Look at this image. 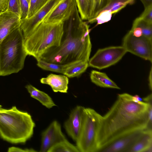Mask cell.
I'll return each mask as SVG.
<instances>
[{
    "mask_svg": "<svg viewBox=\"0 0 152 152\" xmlns=\"http://www.w3.org/2000/svg\"><path fill=\"white\" fill-rule=\"evenodd\" d=\"M132 96L127 93L118 94L109 111L102 116L97 150L125 133L138 129H152L149 124L148 104L144 102H134L131 99Z\"/></svg>",
    "mask_w": 152,
    "mask_h": 152,
    "instance_id": "6da1fadb",
    "label": "cell"
},
{
    "mask_svg": "<svg viewBox=\"0 0 152 152\" xmlns=\"http://www.w3.org/2000/svg\"><path fill=\"white\" fill-rule=\"evenodd\" d=\"M66 21L60 45L48 49L40 59L60 64L88 62L92 47L89 25L80 17L77 8Z\"/></svg>",
    "mask_w": 152,
    "mask_h": 152,
    "instance_id": "7a4b0ae2",
    "label": "cell"
},
{
    "mask_svg": "<svg viewBox=\"0 0 152 152\" xmlns=\"http://www.w3.org/2000/svg\"><path fill=\"white\" fill-rule=\"evenodd\" d=\"M35 126L31 115L15 106L0 109V136L12 143H24L32 136Z\"/></svg>",
    "mask_w": 152,
    "mask_h": 152,
    "instance_id": "3957f363",
    "label": "cell"
},
{
    "mask_svg": "<svg viewBox=\"0 0 152 152\" xmlns=\"http://www.w3.org/2000/svg\"><path fill=\"white\" fill-rule=\"evenodd\" d=\"M20 27L0 43V76L17 73L23 68L27 56Z\"/></svg>",
    "mask_w": 152,
    "mask_h": 152,
    "instance_id": "277c9868",
    "label": "cell"
},
{
    "mask_svg": "<svg viewBox=\"0 0 152 152\" xmlns=\"http://www.w3.org/2000/svg\"><path fill=\"white\" fill-rule=\"evenodd\" d=\"M64 24L42 22L24 39L27 55L37 60L49 48L58 46L64 33Z\"/></svg>",
    "mask_w": 152,
    "mask_h": 152,
    "instance_id": "5b68a950",
    "label": "cell"
},
{
    "mask_svg": "<svg viewBox=\"0 0 152 152\" xmlns=\"http://www.w3.org/2000/svg\"><path fill=\"white\" fill-rule=\"evenodd\" d=\"M82 127L76 141L79 152H96L97 137L102 116L94 109L85 108Z\"/></svg>",
    "mask_w": 152,
    "mask_h": 152,
    "instance_id": "8992f818",
    "label": "cell"
},
{
    "mask_svg": "<svg viewBox=\"0 0 152 152\" xmlns=\"http://www.w3.org/2000/svg\"><path fill=\"white\" fill-rule=\"evenodd\" d=\"M126 52L122 46L99 49L89 60L88 66L99 69L108 68L118 62Z\"/></svg>",
    "mask_w": 152,
    "mask_h": 152,
    "instance_id": "52a82bcc",
    "label": "cell"
},
{
    "mask_svg": "<svg viewBox=\"0 0 152 152\" xmlns=\"http://www.w3.org/2000/svg\"><path fill=\"white\" fill-rule=\"evenodd\" d=\"M122 46L127 52L152 62V39L135 36L130 31L123 38Z\"/></svg>",
    "mask_w": 152,
    "mask_h": 152,
    "instance_id": "ba28073f",
    "label": "cell"
},
{
    "mask_svg": "<svg viewBox=\"0 0 152 152\" xmlns=\"http://www.w3.org/2000/svg\"><path fill=\"white\" fill-rule=\"evenodd\" d=\"M146 129L135 130L122 134L100 147L96 152H129Z\"/></svg>",
    "mask_w": 152,
    "mask_h": 152,
    "instance_id": "9c48e42d",
    "label": "cell"
},
{
    "mask_svg": "<svg viewBox=\"0 0 152 152\" xmlns=\"http://www.w3.org/2000/svg\"><path fill=\"white\" fill-rule=\"evenodd\" d=\"M63 0H48L31 17L21 20L20 28L22 32L24 39L26 38L44 18Z\"/></svg>",
    "mask_w": 152,
    "mask_h": 152,
    "instance_id": "30bf717a",
    "label": "cell"
},
{
    "mask_svg": "<svg viewBox=\"0 0 152 152\" xmlns=\"http://www.w3.org/2000/svg\"><path fill=\"white\" fill-rule=\"evenodd\" d=\"M77 8L75 0H64L42 22L47 23L64 22L70 18Z\"/></svg>",
    "mask_w": 152,
    "mask_h": 152,
    "instance_id": "8fae6325",
    "label": "cell"
},
{
    "mask_svg": "<svg viewBox=\"0 0 152 152\" xmlns=\"http://www.w3.org/2000/svg\"><path fill=\"white\" fill-rule=\"evenodd\" d=\"M66 139L59 123L56 121H53L42 134L40 152H47L53 146Z\"/></svg>",
    "mask_w": 152,
    "mask_h": 152,
    "instance_id": "7c38bea8",
    "label": "cell"
},
{
    "mask_svg": "<svg viewBox=\"0 0 152 152\" xmlns=\"http://www.w3.org/2000/svg\"><path fill=\"white\" fill-rule=\"evenodd\" d=\"M85 107L77 106L71 112L68 119L64 123L68 135L76 141L80 135L83 122Z\"/></svg>",
    "mask_w": 152,
    "mask_h": 152,
    "instance_id": "4fadbf2b",
    "label": "cell"
},
{
    "mask_svg": "<svg viewBox=\"0 0 152 152\" xmlns=\"http://www.w3.org/2000/svg\"><path fill=\"white\" fill-rule=\"evenodd\" d=\"M134 0H110L106 6L89 23L97 22V25L108 22L111 19L113 14L116 13L129 4H132Z\"/></svg>",
    "mask_w": 152,
    "mask_h": 152,
    "instance_id": "5bb4252c",
    "label": "cell"
},
{
    "mask_svg": "<svg viewBox=\"0 0 152 152\" xmlns=\"http://www.w3.org/2000/svg\"><path fill=\"white\" fill-rule=\"evenodd\" d=\"M20 17L6 11L0 14V43L9 34L20 27Z\"/></svg>",
    "mask_w": 152,
    "mask_h": 152,
    "instance_id": "9a60e30c",
    "label": "cell"
},
{
    "mask_svg": "<svg viewBox=\"0 0 152 152\" xmlns=\"http://www.w3.org/2000/svg\"><path fill=\"white\" fill-rule=\"evenodd\" d=\"M40 82L42 84L49 85L54 92H67L69 79L64 75L50 74L47 77L41 78Z\"/></svg>",
    "mask_w": 152,
    "mask_h": 152,
    "instance_id": "2e32d148",
    "label": "cell"
},
{
    "mask_svg": "<svg viewBox=\"0 0 152 152\" xmlns=\"http://www.w3.org/2000/svg\"><path fill=\"white\" fill-rule=\"evenodd\" d=\"M152 129H147L129 152H152Z\"/></svg>",
    "mask_w": 152,
    "mask_h": 152,
    "instance_id": "e0dca14e",
    "label": "cell"
},
{
    "mask_svg": "<svg viewBox=\"0 0 152 152\" xmlns=\"http://www.w3.org/2000/svg\"><path fill=\"white\" fill-rule=\"evenodd\" d=\"M130 31L135 36H143L152 39V24L144 21L139 17L134 21Z\"/></svg>",
    "mask_w": 152,
    "mask_h": 152,
    "instance_id": "ac0fdd59",
    "label": "cell"
},
{
    "mask_svg": "<svg viewBox=\"0 0 152 152\" xmlns=\"http://www.w3.org/2000/svg\"><path fill=\"white\" fill-rule=\"evenodd\" d=\"M90 78L93 83L99 86L116 89H120L105 73L93 70L90 73Z\"/></svg>",
    "mask_w": 152,
    "mask_h": 152,
    "instance_id": "d6986e66",
    "label": "cell"
},
{
    "mask_svg": "<svg viewBox=\"0 0 152 152\" xmlns=\"http://www.w3.org/2000/svg\"><path fill=\"white\" fill-rule=\"evenodd\" d=\"M31 96L38 100L42 104L48 108L56 106L51 97L47 94L41 91L31 85L25 86Z\"/></svg>",
    "mask_w": 152,
    "mask_h": 152,
    "instance_id": "ffe728a7",
    "label": "cell"
},
{
    "mask_svg": "<svg viewBox=\"0 0 152 152\" xmlns=\"http://www.w3.org/2000/svg\"><path fill=\"white\" fill-rule=\"evenodd\" d=\"M88 66V62L83 61L69 64L64 75L71 78L78 77L84 72Z\"/></svg>",
    "mask_w": 152,
    "mask_h": 152,
    "instance_id": "44dd1931",
    "label": "cell"
},
{
    "mask_svg": "<svg viewBox=\"0 0 152 152\" xmlns=\"http://www.w3.org/2000/svg\"><path fill=\"white\" fill-rule=\"evenodd\" d=\"M37 65L41 68L46 70L51 71L64 74L68 65L67 64H60L49 62L41 59L37 60Z\"/></svg>",
    "mask_w": 152,
    "mask_h": 152,
    "instance_id": "7402d4cb",
    "label": "cell"
},
{
    "mask_svg": "<svg viewBox=\"0 0 152 152\" xmlns=\"http://www.w3.org/2000/svg\"><path fill=\"white\" fill-rule=\"evenodd\" d=\"M47 152H79V151L76 146L72 144L66 139L53 146Z\"/></svg>",
    "mask_w": 152,
    "mask_h": 152,
    "instance_id": "603a6c76",
    "label": "cell"
},
{
    "mask_svg": "<svg viewBox=\"0 0 152 152\" xmlns=\"http://www.w3.org/2000/svg\"><path fill=\"white\" fill-rule=\"evenodd\" d=\"M110 0H88L91 8V14L90 19L88 21L95 18Z\"/></svg>",
    "mask_w": 152,
    "mask_h": 152,
    "instance_id": "cb8c5ba5",
    "label": "cell"
},
{
    "mask_svg": "<svg viewBox=\"0 0 152 152\" xmlns=\"http://www.w3.org/2000/svg\"><path fill=\"white\" fill-rule=\"evenodd\" d=\"M75 1L81 19L88 20L91 14V8L88 0H75Z\"/></svg>",
    "mask_w": 152,
    "mask_h": 152,
    "instance_id": "d4e9b609",
    "label": "cell"
},
{
    "mask_svg": "<svg viewBox=\"0 0 152 152\" xmlns=\"http://www.w3.org/2000/svg\"><path fill=\"white\" fill-rule=\"evenodd\" d=\"M48 0H30L29 9L26 18H29L37 12Z\"/></svg>",
    "mask_w": 152,
    "mask_h": 152,
    "instance_id": "484cf974",
    "label": "cell"
},
{
    "mask_svg": "<svg viewBox=\"0 0 152 152\" xmlns=\"http://www.w3.org/2000/svg\"><path fill=\"white\" fill-rule=\"evenodd\" d=\"M7 11L12 12L20 17V0H9Z\"/></svg>",
    "mask_w": 152,
    "mask_h": 152,
    "instance_id": "4316f807",
    "label": "cell"
},
{
    "mask_svg": "<svg viewBox=\"0 0 152 152\" xmlns=\"http://www.w3.org/2000/svg\"><path fill=\"white\" fill-rule=\"evenodd\" d=\"M20 20L27 18L29 9V4L27 0H20Z\"/></svg>",
    "mask_w": 152,
    "mask_h": 152,
    "instance_id": "83f0119b",
    "label": "cell"
},
{
    "mask_svg": "<svg viewBox=\"0 0 152 152\" xmlns=\"http://www.w3.org/2000/svg\"><path fill=\"white\" fill-rule=\"evenodd\" d=\"M139 17L147 22L152 24V5L145 8Z\"/></svg>",
    "mask_w": 152,
    "mask_h": 152,
    "instance_id": "f1b7e54d",
    "label": "cell"
},
{
    "mask_svg": "<svg viewBox=\"0 0 152 152\" xmlns=\"http://www.w3.org/2000/svg\"><path fill=\"white\" fill-rule=\"evenodd\" d=\"M9 152H36L33 149H22L18 147H12L9 148L7 151Z\"/></svg>",
    "mask_w": 152,
    "mask_h": 152,
    "instance_id": "f546056e",
    "label": "cell"
},
{
    "mask_svg": "<svg viewBox=\"0 0 152 152\" xmlns=\"http://www.w3.org/2000/svg\"><path fill=\"white\" fill-rule=\"evenodd\" d=\"M9 0H0V14L7 10Z\"/></svg>",
    "mask_w": 152,
    "mask_h": 152,
    "instance_id": "4dcf8cb0",
    "label": "cell"
},
{
    "mask_svg": "<svg viewBox=\"0 0 152 152\" xmlns=\"http://www.w3.org/2000/svg\"><path fill=\"white\" fill-rule=\"evenodd\" d=\"M131 99L132 101L137 103L143 102V99L137 95H136L133 96H132Z\"/></svg>",
    "mask_w": 152,
    "mask_h": 152,
    "instance_id": "1f68e13d",
    "label": "cell"
},
{
    "mask_svg": "<svg viewBox=\"0 0 152 152\" xmlns=\"http://www.w3.org/2000/svg\"><path fill=\"white\" fill-rule=\"evenodd\" d=\"M143 4L144 8L152 5V0H140Z\"/></svg>",
    "mask_w": 152,
    "mask_h": 152,
    "instance_id": "d6a6232c",
    "label": "cell"
},
{
    "mask_svg": "<svg viewBox=\"0 0 152 152\" xmlns=\"http://www.w3.org/2000/svg\"><path fill=\"white\" fill-rule=\"evenodd\" d=\"M152 67H151V70L150 72L149 76V85L150 89L152 90Z\"/></svg>",
    "mask_w": 152,
    "mask_h": 152,
    "instance_id": "836d02e7",
    "label": "cell"
},
{
    "mask_svg": "<svg viewBox=\"0 0 152 152\" xmlns=\"http://www.w3.org/2000/svg\"><path fill=\"white\" fill-rule=\"evenodd\" d=\"M27 1L28 2V3L29 4L30 1V0H27Z\"/></svg>",
    "mask_w": 152,
    "mask_h": 152,
    "instance_id": "e575fe53",
    "label": "cell"
},
{
    "mask_svg": "<svg viewBox=\"0 0 152 152\" xmlns=\"http://www.w3.org/2000/svg\"><path fill=\"white\" fill-rule=\"evenodd\" d=\"M1 106L0 105V109L1 108Z\"/></svg>",
    "mask_w": 152,
    "mask_h": 152,
    "instance_id": "d590c367",
    "label": "cell"
}]
</instances>
